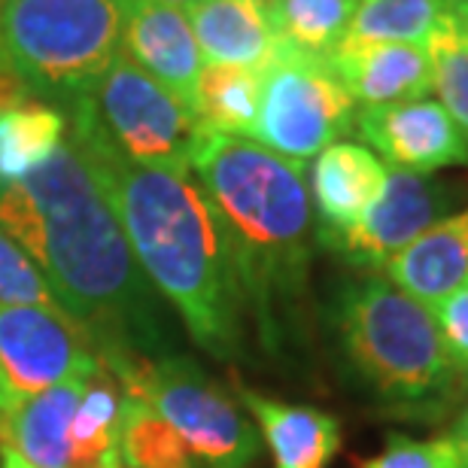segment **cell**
<instances>
[{
	"instance_id": "5bb4252c",
	"label": "cell",
	"mask_w": 468,
	"mask_h": 468,
	"mask_svg": "<svg viewBox=\"0 0 468 468\" xmlns=\"http://www.w3.org/2000/svg\"><path fill=\"white\" fill-rule=\"evenodd\" d=\"M234 396L250 410L265 438L274 468H329L341 451V423L311 405H292L240 380H231Z\"/></svg>"
},
{
	"instance_id": "4dcf8cb0",
	"label": "cell",
	"mask_w": 468,
	"mask_h": 468,
	"mask_svg": "<svg viewBox=\"0 0 468 468\" xmlns=\"http://www.w3.org/2000/svg\"><path fill=\"white\" fill-rule=\"evenodd\" d=\"M128 4H167V6H195V4H201V0H128Z\"/></svg>"
},
{
	"instance_id": "9c48e42d",
	"label": "cell",
	"mask_w": 468,
	"mask_h": 468,
	"mask_svg": "<svg viewBox=\"0 0 468 468\" xmlns=\"http://www.w3.org/2000/svg\"><path fill=\"white\" fill-rule=\"evenodd\" d=\"M0 371L18 399L104 374L98 350L61 307L0 304Z\"/></svg>"
},
{
	"instance_id": "d4e9b609",
	"label": "cell",
	"mask_w": 468,
	"mask_h": 468,
	"mask_svg": "<svg viewBox=\"0 0 468 468\" xmlns=\"http://www.w3.org/2000/svg\"><path fill=\"white\" fill-rule=\"evenodd\" d=\"M0 304L58 307L37 261L0 229Z\"/></svg>"
},
{
	"instance_id": "8992f818",
	"label": "cell",
	"mask_w": 468,
	"mask_h": 468,
	"mask_svg": "<svg viewBox=\"0 0 468 468\" xmlns=\"http://www.w3.org/2000/svg\"><path fill=\"white\" fill-rule=\"evenodd\" d=\"M64 113L70 134L89 149L162 171H192V155L207 131L180 95L125 55H119Z\"/></svg>"
},
{
	"instance_id": "52a82bcc",
	"label": "cell",
	"mask_w": 468,
	"mask_h": 468,
	"mask_svg": "<svg viewBox=\"0 0 468 468\" xmlns=\"http://www.w3.org/2000/svg\"><path fill=\"white\" fill-rule=\"evenodd\" d=\"M119 392L155 410L189 447L201 468H250L259 456V432L198 362L189 356H158L113 374Z\"/></svg>"
},
{
	"instance_id": "ac0fdd59",
	"label": "cell",
	"mask_w": 468,
	"mask_h": 468,
	"mask_svg": "<svg viewBox=\"0 0 468 468\" xmlns=\"http://www.w3.org/2000/svg\"><path fill=\"white\" fill-rule=\"evenodd\" d=\"M86 383L70 380L0 414V447H13L34 468H73L70 423Z\"/></svg>"
},
{
	"instance_id": "f1b7e54d",
	"label": "cell",
	"mask_w": 468,
	"mask_h": 468,
	"mask_svg": "<svg viewBox=\"0 0 468 468\" xmlns=\"http://www.w3.org/2000/svg\"><path fill=\"white\" fill-rule=\"evenodd\" d=\"M0 468H34L25 456H18L13 447H0Z\"/></svg>"
},
{
	"instance_id": "4316f807",
	"label": "cell",
	"mask_w": 468,
	"mask_h": 468,
	"mask_svg": "<svg viewBox=\"0 0 468 468\" xmlns=\"http://www.w3.org/2000/svg\"><path fill=\"white\" fill-rule=\"evenodd\" d=\"M432 314L447 356L456 365V371L468 380V286L456 289L451 298L432 307Z\"/></svg>"
},
{
	"instance_id": "d6986e66",
	"label": "cell",
	"mask_w": 468,
	"mask_h": 468,
	"mask_svg": "<svg viewBox=\"0 0 468 468\" xmlns=\"http://www.w3.org/2000/svg\"><path fill=\"white\" fill-rule=\"evenodd\" d=\"M68 137V113L46 101L27 98L0 110V189L25 180Z\"/></svg>"
},
{
	"instance_id": "603a6c76",
	"label": "cell",
	"mask_w": 468,
	"mask_h": 468,
	"mask_svg": "<svg viewBox=\"0 0 468 468\" xmlns=\"http://www.w3.org/2000/svg\"><path fill=\"white\" fill-rule=\"evenodd\" d=\"M119 453L131 468H198L183 438L153 408L122 396Z\"/></svg>"
},
{
	"instance_id": "836d02e7",
	"label": "cell",
	"mask_w": 468,
	"mask_h": 468,
	"mask_svg": "<svg viewBox=\"0 0 468 468\" xmlns=\"http://www.w3.org/2000/svg\"><path fill=\"white\" fill-rule=\"evenodd\" d=\"M0 6H4V0H0Z\"/></svg>"
},
{
	"instance_id": "7c38bea8",
	"label": "cell",
	"mask_w": 468,
	"mask_h": 468,
	"mask_svg": "<svg viewBox=\"0 0 468 468\" xmlns=\"http://www.w3.org/2000/svg\"><path fill=\"white\" fill-rule=\"evenodd\" d=\"M325 61L362 107L420 101L435 89L432 55L423 43H362L344 37Z\"/></svg>"
},
{
	"instance_id": "9a60e30c",
	"label": "cell",
	"mask_w": 468,
	"mask_h": 468,
	"mask_svg": "<svg viewBox=\"0 0 468 468\" xmlns=\"http://www.w3.org/2000/svg\"><path fill=\"white\" fill-rule=\"evenodd\" d=\"M387 167L371 149L350 140H335L311 167V198L320 217L316 240L341 234L362 219V213L380 198Z\"/></svg>"
},
{
	"instance_id": "7402d4cb",
	"label": "cell",
	"mask_w": 468,
	"mask_h": 468,
	"mask_svg": "<svg viewBox=\"0 0 468 468\" xmlns=\"http://www.w3.org/2000/svg\"><path fill=\"white\" fill-rule=\"evenodd\" d=\"M356 6L359 0H274L268 9L280 43L325 58L347 37Z\"/></svg>"
},
{
	"instance_id": "ba28073f",
	"label": "cell",
	"mask_w": 468,
	"mask_h": 468,
	"mask_svg": "<svg viewBox=\"0 0 468 468\" xmlns=\"http://www.w3.org/2000/svg\"><path fill=\"white\" fill-rule=\"evenodd\" d=\"M356 101L325 58L283 46L261 70V101L252 137L289 162H307L356 122Z\"/></svg>"
},
{
	"instance_id": "8fae6325",
	"label": "cell",
	"mask_w": 468,
	"mask_h": 468,
	"mask_svg": "<svg viewBox=\"0 0 468 468\" xmlns=\"http://www.w3.org/2000/svg\"><path fill=\"white\" fill-rule=\"evenodd\" d=\"M353 128L399 171L432 174L451 165H468V146L453 119L438 101L362 107Z\"/></svg>"
},
{
	"instance_id": "e0dca14e",
	"label": "cell",
	"mask_w": 468,
	"mask_h": 468,
	"mask_svg": "<svg viewBox=\"0 0 468 468\" xmlns=\"http://www.w3.org/2000/svg\"><path fill=\"white\" fill-rule=\"evenodd\" d=\"M186 16L207 64L265 70L283 49L271 9L256 0H201Z\"/></svg>"
},
{
	"instance_id": "277c9868",
	"label": "cell",
	"mask_w": 468,
	"mask_h": 468,
	"mask_svg": "<svg viewBox=\"0 0 468 468\" xmlns=\"http://www.w3.org/2000/svg\"><path fill=\"white\" fill-rule=\"evenodd\" d=\"M332 325L350 368L392 420L435 423L468 380L444 350L435 314L387 277H362L335 298Z\"/></svg>"
},
{
	"instance_id": "484cf974",
	"label": "cell",
	"mask_w": 468,
	"mask_h": 468,
	"mask_svg": "<svg viewBox=\"0 0 468 468\" xmlns=\"http://www.w3.org/2000/svg\"><path fill=\"white\" fill-rule=\"evenodd\" d=\"M356 468H465V463L447 435L429 438V441L389 435L383 453L371 456V460H359Z\"/></svg>"
},
{
	"instance_id": "2e32d148",
	"label": "cell",
	"mask_w": 468,
	"mask_h": 468,
	"mask_svg": "<svg viewBox=\"0 0 468 468\" xmlns=\"http://www.w3.org/2000/svg\"><path fill=\"white\" fill-rule=\"evenodd\" d=\"M380 271L392 286L417 298L429 311L456 289L468 286V207L451 219L435 222Z\"/></svg>"
},
{
	"instance_id": "83f0119b",
	"label": "cell",
	"mask_w": 468,
	"mask_h": 468,
	"mask_svg": "<svg viewBox=\"0 0 468 468\" xmlns=\"http://www.w3.org/2000/svg\"><path fill=\"white\" fill-rule=\"evenodd\" d=\"M447 438L456 444V451H460V456H463V463H465V468H468V410L465 414L456 420L453 423V429L447 432Z\"/></svg>"
},
{
	"instance_id": "44dd1931",
	"label": "cell",
	"mask_w": 468,
	"mask_h": 468,
	"mask_svg": "<svg viewBox=\"0 0 468 468\" xmlns=\"http://www.w3.org/2000/svg\"><path fill=\"white\" fill-rule=\"evenodd\" d=\"M456 0H359L347 40L429 43Z\"/></svg>"
},
{
	"instance_id": "ffe728a7",
	"label": "cell",
	"mask_w": 468,
	"mask_h": 468,
	"mask_svg": "<svg viewBox=\"0 0 468 468\" xmlns=\"http://www.w3.org/2000/svg\"><path fill=\"white\" fill-rule=\"evenodd\" d=\"M261 101V70L238 64H204L195 89V116L217 134L252 137Z\"/></svg>"
},
{
	"instance_id": "f546056e",
	"label": "cell",
	"mask_w": 468,
	"mask_h": 468,
	"mask_svg": "<svg viewBox=\"0 0 468 468\" xmlns=\"http://www.w3.org/2000/svg\"><path fill=\"white\" fill-rule=\"evenodd\" d=\"M13 405H16V392H13V387H9L6 374L0 371V414H4L6 408H13Z\"/></svg>"
},
{
	"instance_id": "cb8c5ba5",
	"label": "cell",
	"mask_w": 468,
	"mask_h": 468,
	"mask_svg": "<svg viewBox=\"0 0 468 468\" xmlns=\"http://www.w3.org/2000/svg\"><path fill=\"white\" fill-rule=\"evenodd\" d=\"M432 55L435 89L441 95V107L453 119L456 131L468 146V27L456 9L447 13L441 27L426 43Z\"/></svg>"
},
{
	"instance_id": "6da1fadb",
	"label": "cell",
	"mask_w": 468,
	"mask_h": 468,
	"mask_svg": "<svg viewBox=\"0 0 468 468\" xmlns=\"http://www.w3.org/2000/svg\"><path fill=\"white\" fill-rule=\"evenodd\" d=\"M0 229L37 261L55 304L110 374L165 356V325L89 149L70 134L25 180L0 189Z\"/></svg>"
},
{
	"instance_id": "30bf717a",
	"label": "cell",
	"mask_w": 468,
	"mask_h": 468,
	"mask_svg": "<svg viewBox=\"0 0 468 468\" xmlns=\"http://www.w3.org/2000/svg\"><path fill=\"white\" fill-rule=\"evenodd\" d=\"M456 195L451 186L438 183L432 174H414L392 167L387 171L380 198L362 213L353 229L320 238L332 252H338L359 268H383L387 261L414 243L420 234L453 207Z\"/></svg>"
},
{
	"instance_id": "d6a6232c",
	"label": "cell",
	"mask_w": 468,
	"mask_h": 468,
	"mask_svg": "<svg viewBox=\"0 0 468 468\" xmlns=\"http://www.w3.org/2000/svg\"><path fill=\"white\" fill-rule=\"evenodd\" d=\"M256 4H265V6H271V4H274V0H256Z\"/></svg>"
},
{
	"instance_id": "4fadbf2b",
	"label": "cell",
	"mask_w": 468,
	"mask_h": 468,
	"mask_svg": "<svg viewBox=\"0 0 468 468\" xmlns=\"http://www.w3.org/2000/svg\"><path fill=\"white\" fill-rule=\"evenodd\" d=\"M122 55L195 110L204 55L186 9L167 4H131L122 27Z\"/></svg>"
},
{
	"instance_id": "1f68e13d",
	"label": "cell",
	"mask_w": 468,
	"mask_h": 468,
	"mask_svg": "<svg viewBox=\"0 0 468 468\" xmlns=\"http://www.w3.org/2000/svg\"><path fill=\"white\" fill-rule=\"evenodd\" d=\"M453 9H456V16H460L463 22H465V27H468V0H456Z\"/></svg>"
},
{
	"instance_id": "5b68a950",
	"label": "cell",
	"mask_w": 468,
	"mask_h": 468,
	"mask_svg": "<svg viewBox=\"0 0 468 468\" xmlns=\"http://www.w3.org/2000/svg\"><path fill=\"white\" fill-rule=\"evenodd\" d=\"M128 0H4L0 68L27 98L68 110L122 55Z\"/></svg>"
},
{
	"instance_id": "3957f363",
	"label": "cell",
	"mask_w": 468,
	"mask_h": 468,
	"mask_svg": "<svg viewBox=\"0 0 468 468\" xmlns=\"http://www.w3.org/2000/svg\"><path fill=\"white\" fill-rule=\"evenodd\" d=\"M89 155L149 286L180 314L201 350L238 359L247 311L226 231L195 174L137 167L95 149Z\"/></svg>"
},
{
	"instance_id": "7a4b0ae2",
	"label": "cell",
	"mask_w": 468,
	"mask_h": 468,
	"mask_svg": "<svg viewBox=\"0 0 468 468\" xmlns=\"http://www.w3.org/2000/svg\"><path fill=\"white\" fill-rule=\"evenodd\" d=\"M192 174L226 231L243 311L261 347L280 353L304 335L314 207L304 165L256 140L204 131Z\"/></svg>"
}]
</instances>
